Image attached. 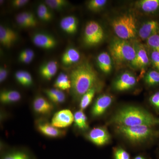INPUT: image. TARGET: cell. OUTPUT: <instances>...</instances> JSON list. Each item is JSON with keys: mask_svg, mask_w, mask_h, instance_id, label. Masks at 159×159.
<instances>
[{"mask_svg": "<svg viewBox=\"0 0 159 159\" xmlns=\"http://www.w3.org/2000/svg\"><path fill=\"white\" fill-rule=\"evenodd\" d=\"M111 123L119 126H129L159 125V118L143 109L127 106L119 109L111 119Z\"/></svg>", "mask_w": 159, "mask_h": 159, "instance_id": "6da1fadb", "label": "cell"}, {"mask_svg": "<svg viewBox=\"0 0 159 159\" xmlns=\"http://www.w3.org/2000/svg\"><path fill=\"white\" fill-rule=\"evenodd\" d=\"M71 91L76 99H79L88 91L97 86L98 76L92 66L88 62L80 64L70 73Z\"/></svg>", "mask_w": 159, "mask_h": 159, "instance_id": "7a4b0ae2", "label": "cell"}, {"mask_svg": "<svg viewBox=\"0 0 159 159\" xmlns=\"http://www.w3.org/2000/svg\"><path fill=\"white\" fill-rule=\"evenodd\" d=\"M116 132L133 143L153 140L159 137V130L148 125L126 126L116 125Z\"/></svg>", "mask_w": 159, "mask_h": 159, "instance_id": "3957f363", "label": "cell"}, {"mask_svg": "<svg viewBox=\"0 0 159 159\" xmlns=\"http://www.w3.org/2000/svg\"><path fill=\"white\" fill-rule=\"evenodd\" d=\"M137 22L134 15L128 12L115 18L111 26L118 38L127 40L135 37L138 33Z\"/></svg>", "mask_w": 159, "mask_h": 159, "instance_id": "277c9868", "label": "cell"}, {"mask_svg": "<svg viewBox=\"0 0 159 159\" xmlns=\"http://www.w3.org/2000/svg\"><path fill=\"white\" fill-rule=\"evenodd\" d=\"M111 56L118 66L130 64L136 56V48L129 42L118 38L114 39L110 46Z\"/></svg>", "mask_w": 159, "mask_h": 159, "instance_id": "5b68a950", "label": "cell"}, {"mask_svg": "<svg viewBox=\"0 0 159 159\" xmlns=\"http://www.w3.org/2000/svg\"><path fill=\"white\" fill-rule=\"evenodd\" d=\"M104 37V32L99 23L90 21L86 25L84 35L85 44L89 46L96 45L99 43Z\"/></svg>", "mask_w": 159, "mask_h": 159, "instance_id": "8992f818", "label": "cell"}, {"mask_svg": "<svg viewBox=\"0 0 159 159\" xmlns=\"http://www.w3.org/2000/svg\"><path fill=\"white\" fill-rule=\"evenodd\" d=\"M36 127L39 133L48 138H61L65 136L66 134L64 129L57 128L51 123L44 120L37 121L36 122Z\"/></svg>", "mask_w": 159, "mask_h": 159, "instance_id": "52a82bcc", "label": "cell"}, {"mask_svg": "<svg viewBox=\"0 0 159 159\" xmlns=\"http://www.w3.org/2000/svg\"><path fill=\"white\" fill-rule=\"evenodd\" d=\"M87 138L97 146L106 145L110 140V135L104 127H97L92 129L88 133Z\"/></svg>", "mask_w": 159, "mask_h": 159, "instance_id": "ba28073f", "label": "cell"}, {"mask_svg": "<svg viewBox=\"0 0 159 159\" xmlns=\"http://www.w3.org/2000/svg\"><path fill=\"white\" fill-rule=\"evenodd\" d=\"M74 122V115L69 109L58 111L52 117L51 123L55 127L63 129L69 127Z\"/></svg>", "mask_w": 159, "mask_h": 159, "instance_id": "9c48e42d", "label": "cell"}, {"mask_svg": "<svg viewBox=\"0 0 159 159\" xmlns=\"http://www.w3.org/2000/svg\"><path fill=\"white\" fill-rule=\"evenodd\" d=\"M137 80L134 75L129 72H124L116 79L113 84L116 90L122 92L134 88L136 84Z\"/></svg>", "mask_w": 159, "mask_h": 159, "instance_id": "30bf717a", "label": "cell"}, {"mask_svg": "<svg viewBox=\"0 0 159 159\" xmlns=\"http://www.w3.org/2000/svg\"><path fill=\"white\" fill-rule=\"evenodd\" d=\"M32 41L34 45L45 50L54 49L57 45V40L54 37L43 32H37L33 34Z\"/></svg>", "mask_w": 159, "mask_h": 159, "instance_id": "8fae6325", "label": "cell"}, {"mask_svg": "<svg viewBox=\"0 0 159 159\" xmlns=\"http://www.w3.org/2000/svg\"><path fill=\"white\" fill-rule=\"evenodd\" d=\"M113 102V97L108 94H103L96 99L91 110V115L93 117L102 116Z\"/></svg>", "mask_w": 159, "mask_h": 159, "instance_id": "7c38bea8", "label": "cell"}, {"mask_svg": "<svg viewBox=\"0 0 159 159\" xmlns=\"http://www.w3.org/2000/svg\"><path fill=\"white\" fill-rule=\"evenodd\" d=\"M136 56L131 65L135 68L145 69L150 64V57L144 46L139 44L136 48Z\"/></svg>", "mask_w": 159, "mask_h": 159, "instance_id": "4fadbf2b", "label": "cell"}, {"mask_svg": "<svg viewBox=\"0 0 159 159\" xmlns=\"http://www.w3.org/2000/svg\"><path fill=\"white\" fill-rule=\"evenodd\" d=\"M159 33V21L150 20L143 23L138 31L139 37L142 40H147L151 36Z\"/></svg>", "mask_w": 159, "mask_h": 159, "instance_id": "5bb4252c", "label": "cell"}, {"mask_svg": "<svg viewBox=\"0 0 159 159\" xmlns=\"http://www.w3.org/2000/svg\"><path fill=\"white\" fill-rule=\"evenodd\" d=\"M32 105L34 111L41 115H50L54 110L53 103L42 96L35 97L33 100Z\"/></svg>", "mask_w": 159, "mask_h": 159, "instance_id": "9a60e30c", "label": "cell"}, {"mask_svg": "<svg viewBox=\"0 0 159 159\" xmlns=\"http://www.w3.org/2000/svg\"><path fill=\"white\" fill-rule=\"evenodd\" d=\"M18 34L16 31L9 27L0 26V43L2 45L10 48L17 40Z\"/></svg>", "mask_w": 159, "mask_h": 159, "instance_id": "2e32d148", "label": "cell"}, {"mask_svg": "<svg viewBox=\"0 0 159 159\" xmlns=\"http://www.w3.org/2000/svg\"><path fill=\"white\" fill-rule=\"evenodd\" d=\"M58 70V65L55 61H50L43 64L39 68V73L43 79L51 80L55 76Z\"/></svg>", "mask_w": 159, "mask_h": 159, "instance_id": "e0dca14e", "label": "cell"}, {"mask_svg": "<svg viewBox=\"0 0 159 159\" xmlns=\"http://www.w3.org/2000/svg\"><path fill=\"white\" fill-rule=\"evenodd\" d=\"M60 26L67 34H74L77 32L78 29V20L74 16H68L61 20Z\"/></svg>", "mask_w": 159, "mask_h": 159, "instance_id": "ac0fdd59", "label": "cell"}, {"mask_svg": "<svg viewBox=\"0 0 159 159\" xmlns=\"http://www.w3.org/2000/svg\"><path fill=\"white\" fill-rule=\"evenodd\" d=\"M138 9L147 14H154L159 11V0H141L136 2Z\"/></svg>", "mask_w": 159, "mask_h": 159, "instance_id": "d6986e66", "label": "cell"}, {"mask_svg": "<svg viewBox=\"0 0 159 159\" xmlns=\"http://www.w3.org/2000/svg\"><path fill=\"white\" fill-rule=\"evenodd\" d=\"M80 59V54L78 50L73 48H68L61 56V61L64 65L68 66L77 63Z\"/></svg>", "mask_w": 159, "mask_h": 159, "instance_id": "ffe728a7", "label": "cell"}, {"mask_svg": "<svg viewBox=\"0 0 159 159\" xmlns=\"http://www.w3.org/2000/svg\"><path fill=\"white\" fill-rule=\"evenodd\" d=\"M97 62L100 70L105 74H108L112 70V60L107 52L99 54L97 57Z\"/></svg>", "mask_w": 159, "mask_h": 159, "instance_id": "44dd1931", "label": "cell"}, {"mask_svg": "<svg viewBox=\"0 0 159 159\" xmlns=\"http://www.w3.org/2000/svg\"><path fill=\"white\" fill-rule=\"evenodd\" d=\"M21 99L20 93L14 90H5L0 93V101L3 104L15 103L19 101Z\"/></svg>", "mask_w": 159, "mask_h": 159, "instance_id": "7402d4cb", "label": "cell"}, {"mask_svg": "<svg viewBox=\"0 0 159 159\" xmlns=\"http://www.w3.org/2000/svg\"><path fill=\"white\" fill-rule=\"evenodd\" d=\"M44 92L52 103L61 104L65 102L66 96L62 91L57 89H46Z\"/></svg>", "mask_w": 159, "mask_h": 159, "instance_id": "603a6c76", "label": "cell"}, {"mask_svg": "<svg viewBox=\"0 0 159 159\" xmlns=\"http://www.w3.org/2000/svg\"><path fill=\"white\" fill-rule=\"evenodd\" d=\"M54 87L55 89H58L61 91L71 90L70 80L67 74L61 73L54 82Z\"/></svg>", "mask_w": 159, "mask_h": 159, "instance_id": "cb8c5ba5", "label": "cell"}, {"mask_svg": "<svg viewBox=\"0 0 159 159\" xmlns=\"http://www.w3.org/2000/svg\"><path fill=\"white\" fill-rule=\"evenodd\" d=\"M74 123L75 126L81 130H86L89 129L87 118L82 110L77 111L74 113Z\"/></svg>", "mask_w": 159, "mask_h": 159, "instance_id": "d4e9b609", "label": "cell"}, {"mask_svg": "<svg viewBox=\"0 0 159 159\" xmlns=\"http://www.w3.org/2000/svg\"><path fill=\"white\" fill-rule=\"evenodd\" d=\"M98 90L97 86H95L88 91L86 93L81 97L80 99V110L85 109L92 102L95 94Z\"/></svg>", "mask_w": 159, "mask_h": 159, "instance_id": "484cf974", "label": "cell"}, {"mask_svg": "<svg viewBox=\"0 0 159 159\" xmlns=\"http://www.w3.org/2000/svg\"><path fill=\"white\" fill-rule=\"evenodd\" d=\"M144 81L151 87L159 85V71L155 70L148 71L145 75Z\"/></svg>", "mask_w": 159, "mask_h": 159, "instance_id": "4316f807", "label": "cell"}, {"mask_svg": "<svg viewBox=\"0 0 159 159\" xmlns=\"http://www.w3.org/2000/svg\"><path fill=\"white\" fill-rule=\"evenodd\" d=\"M44 3L50 9L56 10H62L68 5L66 0H46Z\"/></svg>", "mask_w": 159, "mask_h": 159, "instance_id": "83f0119b", "label": "cell"}, {"mask_svg": "<svg viewBox=\"0 0 159 159\" xmlns=\"http://www.w3.org/2000/svg\"><path fill=\"white\" fill-rule=\"evenodd\" d=\"M2 159H30V158L26 152L19 150L8 152L3 157Z\"/></svg>", "mask_w": 159, "mask_h": 159, "instance_id": "f1b7e54d", "label": "cell"}, {"mask_svg": "<svg viewBox=\"0 0 159 159\" xmlns=\"http://www.w3.org/2000/svg\"><path fill=\"white\" fill-rule=\"evenodd\" d=\"M107 3L106 0H91L88 4V7L91 11H98L102 9Z\"/></svg>", "mask_w": 159, "mask_h": 159, "instance_id": "f546056e", "label": "cell"}, {"mask_svg": "<svg viewBox=\"0 0 159 159\" xmlns=\"http://www.w3.org/2000/svg\"><path fill=\"white\" fill-rule=\"evenodd\" d=\"M146 43L151 50L159 52V33L149 37L146 40Z\"/></svg>", "mask_w": 159, "mask_h": 159, "instance_id": "4dcf8cb0", "label": "cell"}, {"mask_svg": "<svg viewBox=\"0 0 159 159\" xmlns=\"http://www.w3.org/2000/svg\"><path fill=\"white\" fill-rule=\"evenodd\" d=\"M151 105L159 113V90L152 94L149 98Z\"/></svg>", "mask_w": 159, "mask_h": 159, "instance_id": "1f68e13d", "label": "cell"}, {"mask_svg": "<svg viewBox=\"0 0 159 159\" xmlns=\"http://www.w3.org/2000/svg\"><path fill=\"white\" fill-rule=\"evenodd\" d=\"M150 60L154 68L159 71V52L151 50Z\"/></svg>", "mask_w": 159, "mask_h": 159, "instance_id": "d6a6232c", "label": "cell"}, {"mask_svg": "<svg viewBox=\"0 0 159 159\" xmlns=\"http://www.w3.org/2000/svg\"><path fill=\"white\" fill-rule=\"evenodd\" d=\"M16 20L18 25L22 28L25 29L33 28L32 25L23 16L21 13H20L16 16Z\"/></svg>", "mask_w": 159, "mask_h": 159, "instance_id": "836d02e7", "label": "cell"}, {"mask_svg": "<svg viewBox=\"0 0 159 159\" xmlns=\"http://www.w3.org/2000/svg\"><path fill=\"white\" fill-rule=\"evenodd\" d=\"M115 159H130V156L126 151L122 148H117L114 151Z\"/></svg>", "mask_w": 159, "mask_h": 159, "instance_id": "e575fe53", "label": "cell"}, {"mask_svg": "<svg viewBox=\"0 0 159 159\" xmlns=\"http://www.w3.org/2000/svg\"><path fill=\"white\" fill-rule=\"evenodd\" d=\"M23 16L32 25L33 28L37 25V20L35 16L30 11H24L21 12Z\"/></svg>", "mask_w": 159, "mask_h": 159, "instance_id": "d590c367", "label": "cell"}, {"mask_svg": "<svg viewBox=\"0 0 159 159\" xmlns=\"http://www.w3.org/2000/svg\"><path fill=\"white\" fill-rule=\"evenodd\" d=\"M32 83H33V79L31 74L29 72L25 71L22 80L20 84L25 86L28 87L31 85Z\"/></svg>", "mask_w": 159, "mask_h": 159, "instance_id": "8d00e7d4", "label": "cell"}, {"mask_svg": "<svg viewBox=\"0 0 159 159\" xmlns=\"http://www.w3.org/2000/svg\"><path fill=\"white\" fill-rule=\"evenodd\" d=\"M38 9H39L43 14L47 16L48 17L52 20L53 18V14L50 10V8H49L44 3H41L39 5L38 7Z\"/></svg>", "mask_w": 159, "mask_h": 159, "instance_id": "74e56055", "label": "cell"}, {"mask_svg": "<svg viewBox=\"0 0 159 159\" xmlns=\"http://www.w3.org/2000/svg\"><path fill=\"white\" fill-rule=\"evenodd\" d=\"M29 2V0H14L11 2V5L15 8H20L25 6Z\"/></svg>", "mask_w": 159, "mask_h": 159, "instance_id": "f35d334b", "label": "cell"}, {"mask_svg": "<svg viewBox=\"0 0 159 159\" xmlns=\"http://www.w3.org/2000/svg\"><path fill=\"white\" fill-rule=\"evenodd\" d=\"M19 56H25V57H31V58L34 59V51L31 50V49H26L25 50H23L20 53Z\"/></svg>", "mask_w": 159, "mask_h": 159, "instance_id": "ab89813d", "label": "cell"}, {"mask_svg": "<svg viewBox=\"0 0 159 159\" xmlns=\"http://www.w3.org/2000/svg\"><path fill=\"white\" fill-rule=\"evenodd\" d=\"M8 70L4 67H1L0 68V82L2 83L8 77Z\"/></svg>", "mask_w": 159, "mask_h": 159, "instance_id": "60d3db41", "label": "cell"}, {"mask_svg": "<svg viewBox=\"0 0 159 159\" xmlns=\"http://www.w3.org/2000/svg\"><path fill=\"white\" fill-rule=\"evenodd\" d=\"M19 60L20 62L25 64H29L32 61L33 58L25 56H19Z\"/></svg>", "mask_w": 159, "mask_h": 159, "instance_id": "b9f144b4", "label": "cell"}, {"mask_svg": "<svg viewBox=\"0 0 159 159\" xmlns=\"http://www.w3.org/2000/svg\"><path fill=\"white\" fill-rule=\"evenodd\" d=\"M134 159H145V158L143 157H142V156H138L137 157H136Z\"/></svg>", "mask_w": 159, "mask_h": 159, "instance_id": "7bdbcfd3", "label": "cell"}]
</instances>
